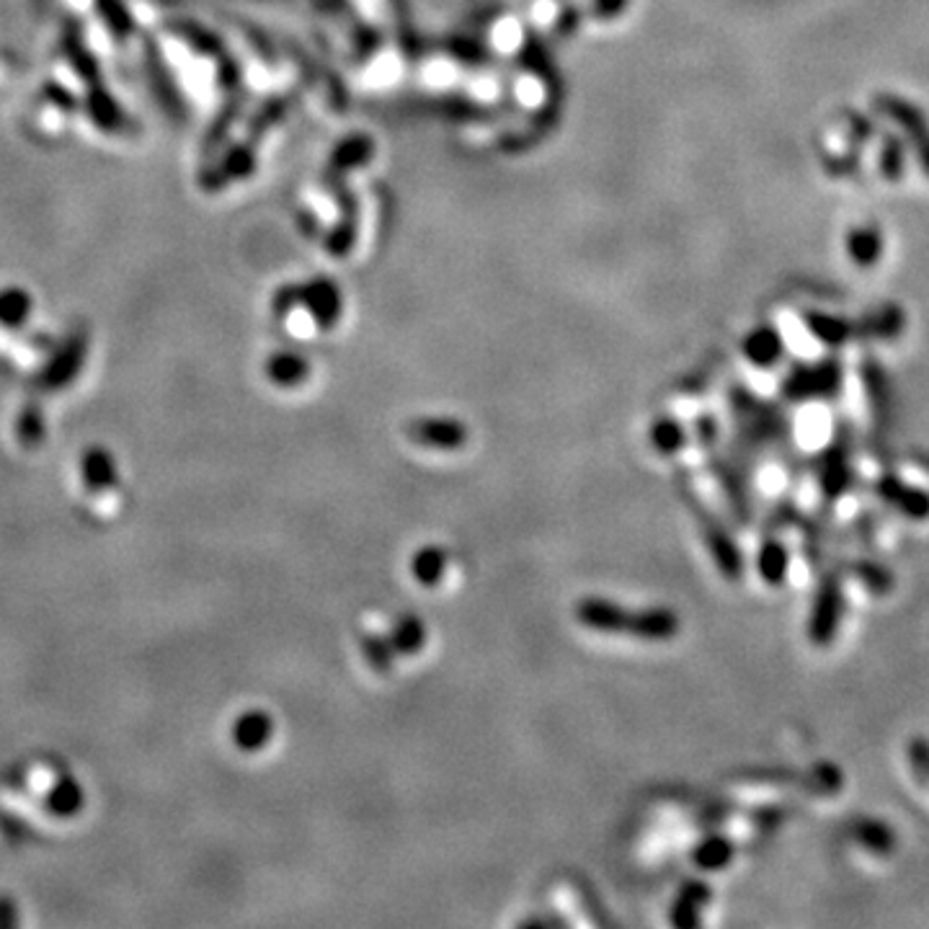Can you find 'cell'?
I'll list each match as a JSON object with an SVG mask.
<instances>
[{
    "mask_svg": "<svg viewBox=\"0 0 929 929\" xmlns=\"http://www.w3.org/2000/svg\"><path fill=\"white\" fill-rule=\"evenodd\" d=\"M881 496L909 519H929V494L911 488L896 478L881 480Z\"/></svg>",
    "mask_w": 929,
    "mask_h": 929,
    "instance_id": "obj_10",
    "label": "cell"
},
{
    "mask_svg": "<svg viewBox=\"0 0 929 929\" xmlns=\"http://www.w3.org/2000/svg\"><path fill=\"white\" fill-rule=\"evenodd\" d=\"M734 852L736 847L728 836L710 834L705 836V840H700L698 844H694L692 863L702 873H715V871H723V867L734 860Z\"/></svg>",
    "mask_w": 929,
    "mask_h": 929,
    "instance_id": "obj_15",
    "label": "cell"
},
{
    "mask_svg": "<svg viewBox=\"0 0 929 929\" xmlns=\"http://www.w3.org/2000/svg\"><path fill=\"white\" fill-rule=\"evenodd\" d=\"M909 754H911V767L919 780H929V744L917 738V742H911Z\"/></svg>",
    "mask_w": 929,
    "mask_h": 929,
    "instance_id": "obj_23",
    "label": "cell"
},
{
    "mask_svg": "<svg viewBox=\"0 0 929 929\" xmlns=\"http://www.w3.org/2000/svg\"><path fill=\"white\" fill-rule=\"evenodd\" d=\"M361 656H365L367 667L377 671V674H388L396 667V651H392L390 638L382 636V633H361Z\"/></svg>",
    "mask_w": 929,
    "mask_h": 929,
    "instance_id": "obj_19",
    "label": "cell"
},
{
    "mask_svg": "<svg viewBox=\"0 0 929 929\" xmlns=\"http://www.w3.org/2000/svg\"><path fill=\"white\" fill-rule=\"evenodd\" d=\"M788 569H790L788 548H785L777 538H765L757 553L759 579L765 581L767 586H782L785 576H788Z\"/></svg>",
    "mask_w": 929,
    "mask_h": 929,
    "instance_id": "obj_14",
    "label": "cell"
},
{
    "mask_svg": "<svg viewBox=\"0 0 929 929\" xmlns=\"http://www.w3.org/2000/svg\"><path fill=\"white\" fill-rule=\"evenodd\" d=\"M271 736H274V717L263 710H246L233 723V742L240 752L256 754L267 749Z\"/></svg>",
    "mask_w": 929,
    "mask_h": 929,
    "instance_id": "obj_7",
    "label": "cell"
},
{
    "mask_svg": "<svg viewBox=\"0 0 929 929\" xmlns=\"http://www.w3.org/2000/svg\"><path fill=\"white\" fill-rule=\"evenodd\" d=\"M844 244H847L850 259L863 269L875 267L883 256V236L878 228H873V225H860V228L850 230Z\"/></svg>",
    "mask_w": 929,
    "mask_h": 929,
    "instance_id": "obj_16",
    "label": "cell"
},
{
    "mask_svg": "<svg viewBox=\"0 0 929 929\" xmlns=\"http://www.w3.org/2000/svg\"><path fill=\"white\" fill-rule=\"evenodd\" d=\"M411 573L417 584L434 588L442 584L444 573H447V553L440 545H424L419 548L411 558Z\"/></svg>",
    "mask_w": 929,
    "mask_h": 929,
    "instance_id": "obj_17",
    "label": "cell"
},
{
    "mask_svg": "<svg viewBox=\"0 0 929 929\" xmlns=\"http://www.w3.org/2000/svg\"><path fill=\"white\" fill-rule=\"evenodd\" d=\"M742 352L754 367H775L785 354V342L782 336L777 334V328L759 326L744 338Z\"/></svg>",
    "mask_w": 929,
    "mask_h": 929,
    "instance_id": "obj_9",
    "label": "cell"
},
{
    "mask_svg": "<svg viewBox=\"0 0 929 929\" xmlns=\"http://www.w3.org/2000/svg\"><path fill=\"white\" fill-rule=\"evenodd\" d=\"M808 331H811V336L819 338L821 344L832 346H844L852 338L857 336V323H852L847 318H840V315H829V313H806L803 315Z\"/></svg>",
    "mask_w": 929,
    "mask_h": 929,
    "instance_id": "obj_11",
    "label": "cell"
},
{
    "mask_svg": "<svg viewBox=\"0 0 929 929\" xmlns=\"http://www.w3.org/2000/svg\"><path fill=\"white\" fill-rule=\"evenodd\" d=\"M408 440L429 450H460L467 444V426L457 419H413L406 426Z\"/></svg>",
    "mask_w": 929,
    "mask_h": 929,
    "instance_id": "obj_6",
    "label": "cell"
},
{
    "mask_svg": "<svg viewBox=\"0 0 929 929\" xmlns=\"http://www.w3.org/2000/svg\"><path fill=\"white\" fill-rule=\"evenodd\" d=\"M875 109H878L883 117H888L890 122L906 134L921 171H925V176H929V122L925 111L914 101H906V98L894 94H881L875 98Z\"/></svg>",
    "mask_w": 929,
    "mask_h": 929,
    "instance_id": "obj_3",
    "label": "cell"
},
{
    "mask_svg": "<svg viewBox=\"0 0 929 929\" xmlns=\"http://www.w3.org/2000/svg\"><path fill=\"white\" fill-rule=\"evenodd\" d=\"M710 896H713V890L705 881L700 878H692L687 881L682 888H679V894L674 898V904H671V914H669V921L674 927H698L700 919H702V909H705Z\"/></svg>",
    "mask_w": 929,
    "mask_h": 929,
    "instance_id": "obj_8",
    "label": "cell"
},
{
    "mask_svg": "<svg viewBox=\"0 0 929 929\" xmlns=\"http://www.w3.org/2000/svg\"><path fill=\"white\" fill-rule=\"evenodd\" d=\"M392 651L398 656H417L426 646V625L419 615H400L388 633Z\"/></svg>",
    "mask_w": 929,
    "mask_h": 929,
    "instance_id": "obj_12",
    "label": "cell"
},
{
    "mask_svg": "<svg viewBox=\"0 0 929 929\" xmlns=\"http://www.w3.org/2000/svg\"><path fill=\"white\" fill-rule=\"evenodd\" d=\"M906 169V145L898 134H886L881 145V173L888 181H898Z\"/></svg>",
    "mask_w": 929,
    "mask_h": 929,
    "instance_id": "obj_22",
    "label": "cell"
},
{
    "mask_svg": "<svg viewBox=\"0 0 929 929\" xmlns=\"http://www.w3.org/2000/svg\"><path fill=\"white\" fill-rule=\"evenodd\" d=\"M842 388V367L836 359L819 361V365H798L788 375L782 392L790 400L832 398Z\"/></svg>",
    "mask_w": 929,
    "mask_h": 929,
    "instance_id": "obj_4",
    "label": "cell"
},
{
    "mask_svg": "<svg viewBox=\"0 0 929 929\" xmlns=\"http://www.w3.org/2000/svg\"><path fill=\"white\" fill-rule=\"evenodd\" d=\"M855 836L865 850L875 852V855H890V852H894V832H890L886 823L863 819L855 827Z\"/></svg>",
    "mask_w": 929,
    "mask_h": 929,
    "instance_id": "obj_20",
    "label": "cell"
},
{
    "mask_svg": "<svg viewBox=\"0 0 929 929\" xmlns=\"http://www.w3.org/2000/svg\"><path fill=\"white\" fill-rule=\"evenodd\" d=\"M573 617H576L581 628L592 633H604V636L625 633V636L638 638L644 609H628L623 604L607 599V596H584L573 607Z\"/></svg>",
    "mask_w": 929,
    "mask_h": 929,
    "instance_id": "obj_2",
    "label": "cell"
},
{
    "mask_svg": "<svg viewBox=\"0 0 929 929\" xmlns=\"http://www.w3.org/2000/svg\"><path fill=\"white\" fill-rule=\"evenodd\" d=\"M906 326V315L898 305H881L873 313H867L863 321L857 323V336L867 338H881V342H890L901 334Z\"/></svg>",
    "mask_w": 929,
    "mask_h": 929,
    "instance_id": "obj_13",
    "label": "cell"
},
{
    "mask_svg": "<svg viewBox=\"0 0 929 929\" xmlns=\"http://www.w3.org/2000/svg\"><path fill=\"white\" fill-rule=\"evenodd\" d=\"M679 494H682V501L687 504V509H690L694 514V519H698L702 538H705V545L710 550V555H713L717 571H721L728 581L742 579L744 558H742V553H738L736 542L728 534L726 527L717 522L715 514L700 501L690 483L682 480V488H679Z\"/></svg>",
    "mask_w": 929,
    "mask_h": 929,
    "instance_id": "obj_1",
    "label": "cell"
},
{
    "mask_svg": "<svg viewBox=\"0 0 929 929\" xmlns=\"http://www.w3.org/2000/svg\"><path fill=\"white\" fill-rule=\"evenodd\" d=\"M267 375L282 388H292V385L302 382L307 377V365L294 354H282V357H274L269 361Z\"/></svg>",
    "mask_w": 929,
    "mask_h": 929,
    "instance_id": "obj_21",
    "label": "cell"
},
{
    "mask_svg": "<svg viewBox=\"0 0 929 929\" xmlns=\"http://www.w3.org/2000/svg\"><path fill=\"white\" fill-rule=\"evenodd\" d=\"M842 617V592L840 581L829 579L823 581L819 594H815L813 609H811V623H808V636L815 646H829L832 644L836 628H840Z\"/></svg>",
    "mask_w": 929,
    "mask_h": 929,
    "instance_id": "obj_5",
    "label": "cell"
},
{
    "mask_svg": "<svg viewBox=\"0 0 929 929\" xmlns=\"http://www.w3.org/2000/svg\"><path fill=\"white\" fill-rule=\"evenodd\" d=\"M648 440H651L653 450L659 452V455L674 457L679 450H684L687 432H684V426L679 424L677 419L661 417V419H656L653 424H651V432H648Z\"/></svg>",
    "mask_w": 929,
    "mask_h": 929,
    "instance_id": "obj_18",
    "label": "cell"
}]
</instances>
